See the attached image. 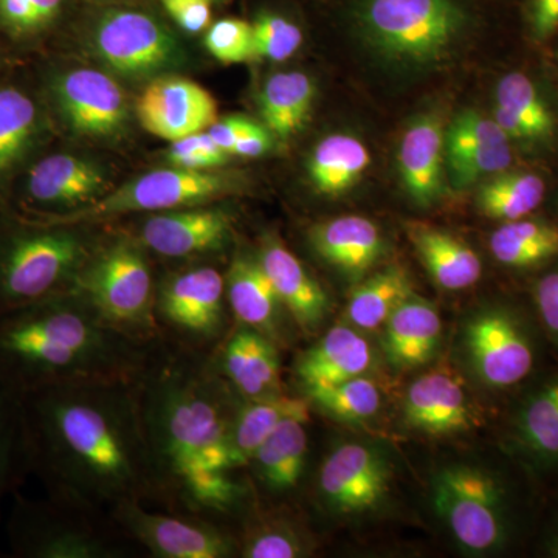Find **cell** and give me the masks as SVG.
<instances>
[{
  "mask_svg": "<svg viewBox=\"0 0 558 558\" xmlns=\"http://www.w3.org/2000/svg\"><path fill=\"white\" fill-rule=\"evenodd\" d=\"M488 245L502 266L527 269L558 255V227L543 220L502 222L492 233Z\"/></svg>",
  "mask_w": 558,
  "mask_h": 558,
  "instance_id": "cell-33",
  "label": "cell"
},
{
  "mask_svg": "<svg viewBox=\"0 0 558 558\" xmlns=\"http://www.w3.org/2000/svg\"><path fill=\"white\" fill-rule=\"evenodd\" d=\"M311 402L333 418L343 422H365L379 413L381 405L380 389L376 381L366 376L354 377L330 385L306 389Z\"/></svg>",
  "mask_w": 558,
  "mask_h": 558,
  "instance_id": "cell-35",
  "label": "cell"
},
{
  "mask_svg": "<svg viewBox=\"0 0 558 558\" xmlns=\"http://www.w3.org/2000/svg\"><path fill=\"white\" fill-rule=\"evenodd\" d=\"M168 14L189 33L207 31L211 22V0H161Z\"/></svg>",
  "mask_w": 558,
  "mask_h": 558,
  "instance_id": "cell-45",
  "label": "cell"
},
{
  "mask_svg": "<svg viewBox=\"0 0 558 558\" xmlns=\"http://www.w3.org/2000/svg\"><path fill=\"white\" fill-rule=\"evenodd\" d=\"M510 145V138L495 119L475 109L459 112L446 130V159L469 150Z\"/></svg>",
  "mask_w": 558,
  "mask_h": 558,
  "instance_id": "cell-38",
  "label": "cell"
},
{
  "mask_svg": "<svg viewBox=\"0 0 558 558\" xmlns=\"http://www.w3.org/2000/svg\"><path fill=\"white\" fill-rule=\"evenodd\" d=\"M384 326L381 347L392 368L416 369L435 357L442 337V322L432 301L411 293Z\"/></svg>",
  "mask_w": 558,
  "mask_h": 558,
  "instance_id": "cell-21",
  "label": "cell"
},
{
  "mask_svg": "<svg viewBox=\"0 0 558 558\" xmlns=\"http://www.w3.org/2000/svg\"><path fill=\"white\" fill-rule=\"evenodd\" d=\"M105 172L94 161L57 154L40 160L28 175V193L40 204L81 208L106 194Z\"/></svg>",
  "mask_w": 558,
  "mask_h": 558,
  "instance_id": "cell-23",
  "label": "cell"
},
{
  "mask_svg": "<svg viewBox=\"0 0 558 558\" xmlns=\"http://www.w3.org/2000/svg\"><path fill=\"white\" fill-rule=\"evenodd\" d=\"M369 167L371 154L362 140L349 134H332L312 150L307 171L318 194L340 197L357 185Z\"/></svg>",
  "mask_w": 558,
  "mask_h": 558,
  "instance_id": "cell-28",
  "label": "cell"
},
{
  "mask_svg": "<svg viewBox=\"0 0 558 558\" xmlns=\"http://www.w3.org/2000/svg\"><path fill=\"white\" fill-rule=\"evenodd\" d=\"M535 299L543 325L549 330L550 336L558 340V271L539 279Z\"/></svg>",
  "mask_w": 558,
  "mask_h": 558,
  "instance_id": "cell-46",
  "label": "cell"
},
{
  "mask_svg": "<svg viewBox=\"0 0 558 558\" xmlns=\"http://www.w3.org/2000/svg\"><path fill=\"white\" fill-rule=\"evenodd\" d=\"M409 236L429 277L440 289L458 292L472 288L483 275L478 253L446 230L411 223Z\"/></svg>",
  "mask_w": 558,
  "mask_h": 558,
  "instance_id": "cell-26",
  "label": "cell"
},
{
  "mask_svg": "<svg viewBox=\"0 0 558 558\" xmlns=\"http://www.w3.org/2000/svg\"><path fill=\"white\" fill-rule=\"evenodd\" d=\"M140 124L168 142L207 131L218 117V102L201 84L178 75L150 81L135 105Z\"/></svg>",
  "mask_w": 558,
  "mask_h": 558,
  "instance_id": "cell-13",
  "label": "cell"
},
{
  "mask_svg": "<svg viewBox=\"0 0 558 558\" xmlns=\"http://www.w3.org/2000/svg\"><path fill=\"white\" fill-rule=\"evenodd\" d=\"M259 260L293 322L304 332L314 333L329 314L326 290L278 238H266Z\"/></svg>",
  "mask_w": 558,
  "mask_h": 558,
  "instance_id": "cell-19",
  "label": "cell"
},
{
  "mask_svg": "<svg viewBox=\"0 0 558 558\" xmlns=\"http://www.w3.org/2000/svg\"><path fill=\"white\" fill-rule=\"evenodd\" d=\"M271 132L263 124L255 123L252 130L245 132L236 145L231 150V156L247 157V159H255V157L264 156L269 150L271 145Z\"/></svg>",
  "mask_w": 558,
  "mask_h": 558,
  "instance_id": "cell-49",
  "label": "cell"
},
{
  "mask_svg": "<svg viewBox=\"0 0 558 558\" xmlns=\"http://www.w3.org/2000/svg\"><path fill=\"white\" fill-rule=\"evenodd\" d=\"M289 418L310 421V402L281 392L245 400L230 418V447L236 468L247 465L264 440Z\"/></svg>",
  "mask_w": 558,
  "mask_h": 558,
  "instance_id": "cell-27",
  "label": "cell"
},
{
  "mask_svg": "<svg viewBox=\"0 0 558 558\" xmlns=\"http://www.w3.org/2000/svg\"><path fill=\"white\" fill-rule=\"evenodd\" d=\"M447 161L454 189H468L481 179L508 171L513 161V154L510 145L495 146L469 150Z\"/></svg>",
  "mask_w": 558,
  "mask_h": 558,
  "instance_id": "cell-42",
  "label": "cell"
},
{
  "mask_svg": "<svg viewBox=\"0 0 558 558\" xmlns=\"http://www.w3.org/2000/svg\"><path fill=\"white\" fill-rule=\"evenodd\" d=\"M517 438L537 461L558 462V379L529 396L517 417Z\"/></svg>",
  "mask_w": 558,
  "mask_h": 558,
  "instance_id": "cell-34",
  "label": "cell"
},
{
  "mask_svg": "<svg viewBox=\"0 0 558 558\" xmlns=\"http://www.w3.org/2000/svg\"><path fill=\"white\" fill-rule=\"evenodd\" d=\"M373 365L374 351L368 340L352 326L337 325L301 355L296 374L306 389L330 387L366 376Z\"/></svg>",
  "mask_w": 558,
  "mask_h": 558,
  "instance_id": "cell-22",
  "label": "cell"
},
{
  "mask_svg": "<svg viewBox=\"0 0 558 558\" xmlns=\"http://www.w3.org/2000/svg\"><path fill=\"white\" fill-rule=\"evenodd\" d=\"M2 347L32 365L68 374L73 380L123 379L142 354L134 337L113 328L80 296L78 303L22 319L5 330Z\"/></svg>",
  "mask_w": 558,
  "mask_h": 558,
  "instance_id": "cell-3",
  "label": "cell"
},
{
  "mask_svg": "<svg viewBox=\"0 0 558 558\" xmlns=\"http://www.w3.org/2000/svg\"><path fill=\"white\" fill-rule=\"evenodd\" d=\"M138 402L156 486L197 512L238 508L245 487L233 476L231 414L208 371L185 360L165 363Z\"/></svg>",
  "mask_w": 558,
  "mask_h": 558,
  "instance_id": "cell-1",
  "label": "cell"
},
{
  "mask_svg": "<svg viewBox=\"0 0 558 558\" xmlns=\"http://www.w3.org/2000/svg\"><path fill=\"white\" fill-rule=\"evenodd\" d=\"M35 105L17 89L0 90V174L14 167L36 131Z\"/></svg>",
  "mask_w": 558,
  "mask_h": 558,
  "instance_id": "cell-37",
  "label": "cell"
},
{
  "mask_svg": "<svg viewBox=\"0 0 558 558\" xmlns=\"http://www.w3.org/2000/svg\"><path fill=\"white\" fill-rule=\"evenodd\" d=\"M36 553L47 558H109L119 550L89 527H64L44 538Z\"/></svg>",
  "mask_w": 558,
  "mask_h": 558,
  "instance_id": "cell-41",
  "label": "cell"
},
{
  "mask_svg": "<svg viewBox=\"0 0 558 558\" xmlns=\"http://www.w3.org/2000/svg\"><path fill=\"white\" fill-rule=\"evenodd\" d=\"M54 92L62 116L80 134L109 137L126 124L124 92L116 80L100 70H70L58 80Z\"/></svg>",
  "mask_w": 558,
  "mask_h": 558,
  "instance_id": "cell-15",
  "label": "cell"
},
{
  "mask_svg": "<svg viewBox=\"0 0 558 558\" xmlns=\"http://www.w3.org/2000/svg\"><path fill=\"white\" fill-rule=\"evenodd\" d=\"M25 2L28 3L40 27H43V25H46L47 22L57 16L58 11L61 9L62 0H25Z\"/></svg>",
  "mask_w": 558,
  "mask_h": 558,
  "instance_id": "cell-50",
  "label": "cell"
},
{
  "mask_svg": "<svg viewBox=\"0 0 558 558\" xmlns=\"http://www.w3.org/2000/svg\"><path fill=\"white\" fill-rule=\"evenodd\" d=\"M411 293L414 292L409 271L389 266L360 282L351 293L344 319L355 329H379Z\"/></svg>",
  "mask_w": 558,
  "mask_h": 558,
  "instance_id": "cell-31",
  "label": "cell"
},
{
  "mask_svg": "<svg viewBox=\"0 0 558 558\" xmlns=\"http://www.w3.org/2000/svg\"><path fill=\"white\" fill-rule=\"evenodd\" d=\"M241 553L247 558H296L307 556L310 543L286 521H270L250 532Z\"/></svg>",
  "mask_w": 558,
  "mask_h": 558,
  "instance_id": "cell-39",
  "label": "cell"
},
{
  "mask_svg": "<svg viewBox=\"0 0 558 558\" xmlns=\"http://www.w3.org/2000/svg\"><path fill=\"white\" fill-rule=\"evenodd\" d=\"M548 553L550 557L558 558V526L549 539Z\"/></svg>",
  "mask_w": 558,
  "mask_h": 558,
  "instance_id": "cell-51",
  "label": "cell"
},
{
  "mask_svg": "<svg viewBox=\"0 0 558 558\" xmlns=\"http://www.w3.org/2000/svg\"><path fill=\"white\" fill-rule=\"evenodd\" d=\"M233 223L222 208L170 209L145 220L140 240L161 256L189 258L226 247Z\"/></svg>",
  "mask_w": 558,
  "mask_h": 558,
  "instance_id": "cell-16",
  "label": "cell"
},
{
  "mask_svg": "<svg viewBox=\"0 0 558 558\" xmlns=\"http://www.w3.org/2000/svg\"><path fill=\"white\" fill-rule=\"evenodd\" d=\"M315 101V84L303 72H279L264 84L259 112L264 126L279 138H290L304 130Z\"/></svg>",
  "mask_w": 558,
  "mask_h": 558,
  "instance_id": "cell-30",
  "label": "cell"
},
{
  "mask_svg": "<svg viewBox=\"0 0 558 558\" xmlns=\"http://www.w3.org/2000/svg\"><path fill=\"white\" fill-rule=\"evenodd\" d=\"M402 417L407 427L428 436L459 435L481 425L464 380L450 368L428 371L410 385Z\"/></svg>",
  "mask_w": 558,
  "mask_h": 558,
  "instance_id": "cell-14",
  "label": "cell"
},
{
  "mask_svg": "<svg viewBox=\"0 0 558 558\" xmlns=\"http://www.w3.org/2000/svg\"><path fill=\"white\" fill-rule=\"evenodd\" d=\"M54 464L83 509L140 501L156 487L138 395L121 379H81L43 405Z\"/></svg>",
  "mask_w": 558,
  "mask_h": 558,
  "instance_id": "cell-2",
  "label": "cell"
},
{
  "mask_svg": "<svg viewBox=\"0 0 558 558\" xmlns=\"http://www.w3.org/2000/svg\"><path fill=\"white\" fill-rule=\"evenodd\" d=\"M226 290L231 310L242 325L258 330L270 340H278L284 306L259 256L238 255L227 274Z\"/></svg>",
  "mask_w": 558,
  "mask_h": 558,
  "instance_id": "cell-24",
  "label": "cell"
},
{
  "mask_svg": "<svg viewBox=\"0 0 558 558\" xmlns=\"http://www.w3.org/2000/svg\"><path fill=\"white\" fill-rule=\"evenodd\" d=\"M391 481V464L384 451L369 444L347 442L323 462L318 495L332 515H363L384 505Z\"/></svg>",
  "mask_w": 558,
  "mask_h": 558,
  "instance_id": "cell-9",
  "label": "cell"
},
{
  "mask_svg": "<svg viewBox=\"0 0 558 558\" xmlns=\"http://www.w3.org/2000/svg\"><path fill=\"white\" fill-rule=\"evenodd\" d=\"M92 44L110 69L126 76H153L180 60L178 40L156 17L138 10H110L102 14Z\"/></svg>",
  "mask_w": 558,
  "mask_h": 558,
  "instance_id": "cell-8",
  "label": "cell"
},
{
  "mask_svg": "<svg viewBox=\"0 0 558 558\" xmlns=\"http://www.w3.org/2000/svg\"><path fill=\"white\" fill-rule=\"evenodd\" d=\"M226 278L199 267L171 278L161 289L159 311L171 325L197 337H213L223 323Z\"/></svg>",
  "mask_w": 558,
  "mask_h": 558,
  "instance_id": "cell-17",
  "label": "cell"
},
{
  "mask_svg": "<svg viewBox=\"0 0 558 558\" xmlns=\"http://www.w3.org/2000/svg\"><path fill=\"white\" fill-rule=\"evenodd\" d=\"M545 191V182L534 172L502 171L481 183L476 205L488 219L512 222L535 211Z\"/></svg>",
  "mask_w": 558,
  "mask_h": 558,
  "instance_id": "cell-32",
  "label": "cell"
},
{
  "mask_svg": "<svg viewBox=\"0 0 558 558\" xmlns=\"http://www.w3.org/2000/svg\"><path fill=\"white\" fill-rule=\"evenodd\" d=\"M168 160L172 167L191 171H213L229 161L230 154L220 149L207 131L171 142Z\"/></svg>",
  "mask_w": 558,
  "mask_h": 558,
  "instance_id": "cell-44",
  "label": "cell"
},
{
  "mask_svg": "<svg viewBox=\"0 0 558 558\" xmlns=\"http://www.w3.org/2000/svg\"><path fill=\"white\" fill-rule=\"evenodd\" d=\"M209 53L226 64H236L255 58L252 24L242 20H222L209 25L205 35Z\"/></svg>",
  "mask_w": 558,
  "mask_h": 558,
  "instance_id": "cell-43",
  "label": "cell"
},
{
  "mask_svg": "<svg viewBox=\"0 0 558 558\" xmlns=\"http://www.w3.org/2000/svg\"><path fill=\"white\" fill-rule=\"evenodd\" d=\"M464 341L473 371L487 387H513L534 368L531 340L509 311L490 307L473 315Z\"/></svg>",
  "mask_w": 558,
  "mask_h": 558,
  "instance_id": "cell-11",
  "label": "cell"
},
{
  "mask_svg": "<svg viewBox=\"0 0 558 558\" xmlns=\"http://www.w3.org/2000/svg\"><path fill=\"white\" fill-rule=\"evenodd\" d=\"M121 526L159 558H227L236 546L226 532L202 520L146 512L138 501L113 510Z\"/></svg>",
  "mask_w": 558,
  "mask_h": 558,
  "instance_id": "cell-12",
  "label": "cell"
},
{
  "mask_svg": "<svg viewBox=\"0 0 558 558\" xmlns=\"http://www.w3.org/2000/svg\"><path fill=\"white\" fill-rule=\"evenodd\" d=\"M446 128L438 113L417 117L407 128L399 148L403 189L414 204L432 207L444 194Z\"/></svg>",
  "mask_w": 558,
  "mask_h": 558,
  "instance_id": "cell-18",
  "label": "cell"
},
{
  "mask_svg": "<svg viewBox=\"0 0 558 558\" xmlns=\"http://www.w3.org/2000/svg\"><path fill=\"white\" fill-rule=\"evenodd\" d=\"M253 126H255V121L241 116H231L226 117V119L216 120L215 123L208 128L207 132L209 137L215 140L216 145L231 156V150H233V146L236 145L238 140H240L245 132L252 130Z\"/></svg>",
  "mask_w": 558,
  "mask_h": 558,
  "instance_id": "cell-47",
  "label": "cell"
},
{
  "mask_svg": "<svg viewBox=\"0 0 558 558\" xmlns=\"http://www.w3.org/2000/svg\"><path fill=\"white\" fill-rule=\"evenodd\" d=\"M520 120L534 135L535 142L553 138L556 121L535 84L524 73L502 76L497 86V102Z\"/></svg>",
  "mask_w": 558,
  "mask_h": 558,
  "instance_id": "cell-36",
  "label": "cell"
},
{
  "mask_svg": "<svg viewBox=\"0 0 558 558\" xmlns=\"http://www.w3.org/2000/svg\"><path fill=\"white\" fill-rule=\"evenodd\" d=\"M211 2H213V0H211Z\"/></svg>",
  "mask_w": 558,
  "mask_h": 558,
  "instance_id": "cell-52",
  "label": "cell"
},
{
  "mask_svg": "<svg viewBox=\"0 0 558 558\" xmlns=\"http://www.w3.org/2000/svg\"><path fill=\"white\" fill-rule=\"evenodd\" d=\"M223 371L245 399L281 392V363L275 341L247 326L236 330L227 343Z\"/></svg>",
  "mask_w": 558,
  "mask_h": 558,
  "instance_id": "cell-25",
  "label": "cell"
},
{
  "mask_svg": "<svg viewBox=\"0 0 558 558\" xmlns=\"http://www.w3.org/2000/svg\"><path fill=\"white\" fill-rule=\"evenodd\" d=\"M432 505L457 545L486 556L508 542L505 488L492 473L468 464L439 469L432 480Z\"/></svg>",
  "mask_w": 558,
  "mask_h": 558,
  "instance_id": "cell-5",
  "label": "cell"
},
{
  "mask_svg": "<svg viewBox=\"0 0 558 558\" xmlns=\"http://www.w3.org/2000/svg\"><path fill=\"white\" fill-rule=\"evenodd\" d=\"M253 53L270 61H286L303 44L299 25L275 13H260L252 24Z\"/></svg>",
  "mask_w": 558,
  "mask_h": 558,
  "instance_id": "cell-40",
  "label": "cell"
},
{
  "mask_svg": "<svg viewBox=\"0 0 558 558\" xmlns=\"http://www.w3.org/2000/svg\"><path fill=\"white\" fill-rule=\"evenodd\" d=\"M238 190L233 175L172 167L146 172L100 199L54 218L57 226L97 222L138 211H170L219 199Z\"/></svg>",
  "mask_w": 558,
  "mask_h": 558,
  "instance_id": "cell-7",
  "label": "cell"
},
{
  "mask_svg": "<svg viewBox=\"0 0 558 558\" xmlns=\"http://www.w3.org/2000/svg\"><path fill=\"white\" fill-rule=\"evenodd\" d=\"M532 35L545 39L558 28V0H534L531 9Z\"/></svg>",
  "mask_w": 558,
  "mask_h": 558,
  "instance_id": "cell-48",
  "label": "cell"
},
{
  "mask_svg": "<svg viewBox=\"0 0 558 558\" xmlns=\"http://www.w3.org/2000/svg\"><path fill=\"white\" fill-rule=\"evenodd\" d=\"M307 424L306 418H289L264 440L250 461L260 483L274 494L292 490L303 476L310 447Z\"/></svg>",
  "mask_w": 558,
  "mask_h": 558,
  "instance_id": "cell-29",
  "label": "cell"
},
{
  "mask_svg": "<svg viewBox=\"0 0 558 558\" xmlns=\"http://www.w3.org/2000/svg\"><path fill=\"white\" fill-rule=\"evenodd\" d=\"M359 21L381 58L425 68L449 57L468 16L454 0H365Z\"/></svg>",
  "mask_w": 558,
  "mask_h": 558,
  "instance_id": "cell-4",
  "label": "cell"
},
{
  "mask_svg": "<svg viewBox=\"0 0 558 558\" xmlns=\"http://www.w3.org/2000/svg\"><path fill=\"white\" fill-rule=\"evenodd\" d=\"M310 242L319 258L352 279L365 277L387 250L379 227L362 216L319 222L312 227Z\"/></svg>",
  "mask_w": 558,
  "mask_h": 558,
  "instance_id": "cell-20",
  "label": "cell"
},
{
  "mask_svg": "<svg viewBox=\"0 0 558 558\" xmlns=\"http://www.w3.org/2000/svg\"><path fill=\"white\" fill-rule=\"evenodd\" d=\"M84 263L86 245L73 231L21 238L2 263L3 292L14 300L39 299L70 275L76 278Z\"/></svg>",
  "mask_w": 558,
  "mask_h": 558,
  "instance_id": "cell-10",
  "label": "cell"
},
{
  "mask_svg": "<svg viewBox=\"0 0 558 558\" xmlns=\"http://www.w3.org/2000/svg\"><path fill=\"white\" fill-rule=\"evenodd\" d=\"M80 296L113 328L134 337L154 329L153 277L142 248L117 241L76 275Z\"/></svg>",
  "mask_w": 558,
  "mask_h": 558,
  "instance_id": "cell-6",
  "label": "cell"
}]
</instances>
